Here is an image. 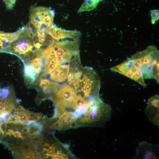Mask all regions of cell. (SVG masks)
Listing matches in <instances>:
<instances>
[{
	"label": "cell",
	"instance_id": "6da1fadb",
	"mask_svg": "<svg viewBox=\"0 0 159 159\" xmlns=\"http://www.w3.org/2000/svg\"><path fill=\"white\" fill-rule=\"evenodd\" d=\"M81 34L76 31H69L64 37L54 39L43 49L38 56L43 64V73L52 72L61 64L70 63L75 58L80 56L79 43Z\"/></svg>",
	"mask_w": 159,
	"mask_h": 159
},
{
	"label": "cell",
	"instance_id": "7a4b0ae2",
	"mask_svg": "<svg viewBox=\"0 0 159 159\" xmlns=\"http://www.w3.org/2000/svg\"><path fill=\"white\" fill-rule=\"evenodd\" d=\"M22 29L19 37L9 43L3 52L15 54L25 62L37 56L39 51L34 45L36 30L28 24Z\"/></svg>",
	"mask_w": 159,
	"mask_h": 159
},
{
	"label": "cell",
	"instance_id": "3957f363",
	"mask_svg": "<svg viewBox=\"0 0 159 159\" xmlns=\"http://www.w3.org/2000/svg\"><path fill=\"white\" fill-rule=\"evenodd\" d=\"M130 59L140 69L144 79L153 78L159 82V53L156 47L149 46Z\"/></svg>",
	"mask_w": 159,
	"mask_h": 159
},
{
	"label": "cell",
	"instance_id": "277c9868",
	"mask_svg": "<svg viewBox=\"0 0 159 159\" xmlns=\"http://www.w3.org/2000/svg\"><path fill=\"white\" fill-rule=\"evenodd\" d=\"M112 112L111 106L100 99L94 102L77 118L73 127H103L110 120Z\"/></svg>",
	"mask_w": 159,
	"mask_h": 159
},
{
	"label": "cell",
	"instance_id": "5b68a950",
	"mask_svg": "<svg viewBox=\"0 0 159 159\" xmlns=\"http://www.w3.org/2000/svg\"><path fill=\"white\" fill-rule=\"evenodd\" d=\"M39 152L42 158H75L68 145L62 143L51 134L44 135Z\"/></svg>",
	"mask_w": 159,
	"mask_h": 159
},
{
	"label": "cell",
	"instance_id": "8992f818",
	"mask_svg": "<svg viewBox=\"0 0 159 159\" xmlns=\"http://www.w3.org/2000/svg\"><path fill=\"white\" fill-rule=\"evenodd\" d=\"M100 87V81L96 72L91 67L83 68L80 91L76 93L92 101L99 98Z\"/></svg>",
	"mask_w": 159,
	"mask_h": 159
},
{
	"label": "cell",
	"instance_id": "52a82bcc",
	"mask_svg": "<svg viewBox=\"0 0 159 159\" xmlns=\"http://www.w3.org/2000/svg\"><path fill=\"white\" fill-rule=\"evenodd\" d=\"M54 14V11L49 8L32 6L28 24L37 31H45L53 24Z\"/></svg>",
	"mask_w": 159,
	"mask_h": 159
},
{
	"label": "cell",
	"instance_id": "ba28073f",
	"mask_svg": "<svg viewBox=\"0 0 159 159\" xmlns=\"http://www.w3.org/2000/svg\"><path fill=\"white\" fill-rule=\"evenodd\" d=\"M76 94L73 88L68 84H65L60 86L50 98L53 101L55 107L54 114L52 118L58 117L69 108Z\"/></svg>",
	"mask_w": 159,
	"mask_h": 159
},
{
	"label": "cell",
	"instance_id": "9c48e42d",
	"mask_svg": "<svg viewBox=\"0 0 159 159\" xmlns=\"http://www.w3.org/2000/svg\"><path fill=\"white\" fill-rule=\"evenodd\" d=\"M110 70L130 78L144 87H146L141 70L130 58L111 68Z\"/></svg>",
	"mask_w": 159,
	"mask_h": 159
},
{
	"label": "cell",
	"instance_id": "30bf717a",
	"mask_svg": "<svg viewBox=\"0 0 159 159\" xmlns=\"http://www.w3.org/2000/svg\"><path fill=\"white\" fill-rule=\"evenodd\" d=\"M60 85L54 82L42 77H39L31 87L36 89L39 97L41 100L50 98L60 87Z\"/></svg>",
	"mask_w": 159,
	"mask_h": 159
},
{
	"label": "cell",
	"instance_id": "8fae6325",
	"mask_svg": "<svg viewBox=\"0 0 159 159\" xmlns=\"http://www.w3.org/2000/svg\"><path fill=\"white\" fill-rule=\"evenodd\" d=\"M77 120L74 117L73 112L65 110L59 116L58 119L50 125V128L53 130H64L73 127Z\"/></svg>",
	"mask_w": 159,
	"mask_h": 159
},
{
	"label": "cell",
	"instance_id": "7c38bea8",
	"mask_svg": "<svg viewBox=\"0 0 159 159\" xmlns=\"http://www.w3.org/2000/svg\"><path fill=\"white\" fill-rule=\"evenodd\" d=\"M159 97L155 95L148 100V105L145 109V113L150 122L153 124L159 126Z\"/></svg>",
	"mask_w": 159,
	"mask_h": 159
},
{
	"label": "cell",
	"instance_id": "4fadbf2b",
	"mask_svg": "<svg viewBox=\"0 0 159 159\" xmlns=\"http://www.w3.org/2000/svg\"><path fill=\"white\" fill-rule=\"evenodd\" d=\"M158 145L146 142H140L138 144L136 153L143 159H155L158 158Z\"/></svg>",
	"mask_w": 159,
	"mask_h": 159
},
{
	"label": "cell",
	"instance_id": "5bb4252c",
	"mask_svg": "<svg viewBox=\"0 0 159 159\" xmlns=\"http://www.w3.org/2000/svg\"><path fill=\"white\" fill-rule=\"evenodd\" d=\"M69 67V63L59 65L50 73V79L55 82H62L65 81L68 77Z\"/></svg>",
	"mask_w": 159,
	"mask_h": 159
},
{
	"label": "cell",
	"instance_id": "9a60e30c",
	"mask_svg": "<svg viewBox=\"0 0 159 159\" xmlns=\"http://www.w3.org/2000/svg\"><path fill=\"white\" fill-rule=\"evenodd\" d=\"M24 72L25 83L30 87L36 82L39 77L27 62H24Z\"/></svg>",
	"mask_w": 159,
	"mask_h": 159
},
{
	"label": "cell",
	"instance_id": "2e32d148",
	"mask_svg": "<svg viewBox=\"0 0 159 159\" xmlns=\"http://www.w3.org/2000/svg\"><path fill=\"white\" fill-rule=\"evenodd\" d=\"M159 10L155 9L150 11V14L151 17V22L153 24H154L155 21L159 19Z\"/></svg>",
	"mask_w": 159,
	"mask_h": 159
},
{
	"label": "cell",
	"instance_id": "e0dca14e",
	"mask_svg": "<svg viewBox=\"0 0 159 159\" xmlns=\"http://www.w3.org/2000/svg\"><path fill=\"white\" fill-rule=\"evenodd\" d=\"M91 4L97 6L99 2L102 0H87Z\"/></svg>",
	"mask_w": 159,
	"mask_h": 159
}]
</instances>
